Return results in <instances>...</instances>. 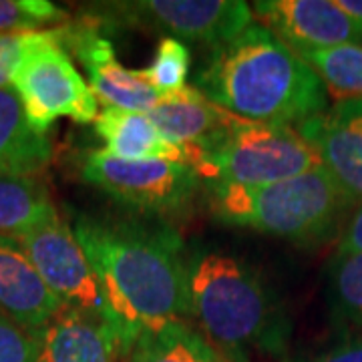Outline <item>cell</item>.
<instances>
[{"label": "cell", "mask_w": 362, "mask_h": 362, "mask_svg": "<svg viewBox=\"0 0 362 362\" xmlns=\"http://www.w3.org/2000/svg\"><path fill=\"white\" fill-rule=\"evenodd\" d=\"M101 13L115 23L165 33V37L218 47L252 25V8L240 0H135L107 2Z\"/></svg>", "instance_id": "cell-9"}, {"label": "cell", "mask_w": 362, "mask_h": 362, "mask_svg": "<svg viewBox=\"0 0 362 362\" xmlns=\"http://www.w3.org/2000/svg\"><path fill=\"white\" fill-rule=\"evenodd\" d=\"M95 131L109 156L125 161L165 159L187 163L185 149L169 143L151 123L147 113L105 107L95 119Z\"/></svg>", "instance_id": "cell-16"}, {"label": "cell", "mask_w": 362, "mask_h": 362, "mask_svg": "<svg viewBox=\"0 0 362 362\" xmlns=\"http://www.w3.org/2000/svg\"><path fill=\"white\" fill-rule=\"evenodd\" d=\"M187 165L202 181L264 187L320 165V157L298 129L235 117L230 127L199 147H185Z\"/></svg>", "instance_id": "cell-5"}, {"label": "cell", "mask_w": 362, "mask_h": 362, "mask_svg": "<svg viewBox=\"0 0 362 362\" xmlns=\"http://www.w3.org/2000/svg\"><path fill=\"white\" fill-rule=\"evenodd\" d=\"M362 252V204L358 209L354 211L352 220L349 221L346 230L342 232L340 244L337 247L334 258H346V256H354Z\"/></svg>", "instance_id": "cell-27"}, {"label": "cell", "mask_w": 362, "mask_h": 362, "mask_svg": "<svg viewBox=\"0 0 362 362\" xmlns=\"http://www.w3.org/2000/svg\"><path fill=\"white\" fill-rule=\"evenodd\" d=\"M63 302L45 284L21 240L0 235V312L33 332L63 310Z\"/></svg>", "instance_id": "cell-13"}, {"label": "cell", "mask_w": 362, "mask_h": 362, "mask_svg": "<svg viewBox=\"0 0 362 362\" xmlns=\"http://www.w3.org/2000/svg\"><path fill=\"white\" fill-rule=\"evenodd\" d=\"M51 159L49 135L30 127L13 87L0 89V175L37 177L49 168Z\"/></svg>", "instance_id": "cell-17"}, {"label": "cell", "mask_w": 362, "mask_h": 362, "mask_svg": "<svg viewBox=\"0 0 362 362\" xmlns=\"http://www.w3.org/2000/svg\"><path fill=\"white\" fill-rule=\"evenodd\" d=\"M207 209L223 226L250 228L302 246H316L338 232L354 206L318 165L264 187L207 183Z\"/></svg>", "instance_id": "cell-4"}, {"label": "cell", "mask_w": 362, "mask_h": 362, "mask_svg": "<svg viewBox=\"0 0 362 362\" xmlns=\"http://www.w3.org/2000/svg\"><path fill=\"white\" fill-rule=\"evenodd\" d=\"M314 73L322 78L324 87L334 90L342 99L362 97V47L344 45L298 54Z\"/></svg>", "instance_id": "cell-21"}, {"label": "cell", "mask_w": 362, "mask_h": 362, "mask_svg": "<svg viewBox=\"0 0 362 362\" xmlns=\"http://www.w3.org/2000/svg\"><path fill=\"white\" fill-rule=\"evenodd\" d=\"M28 337V362H117L121 356L115 334L97 318L73 308H63Z\"/></svg>", "instance_id": "cell-14"}, {"label": "cell", "mask_w": 362, "mask_h": 362, "mask_svg": "<svg viewBox=\"0 0 362 362\" xmlns=\"http://www.w3.org/2000/svg\"><path fill=\"white\" fill-rule=\"evenodd\" d=\"M125 358L127 362H228L204 332L185 320L143 328Z\"/></svg>", "instance_id": "cell-18"}, {"label": "cell", "mask_w": 362, "mask_h": 362, "mask_svg": "<svg viewBox=\"0 0 362 362\" xmlns=\"http://www.w3.org/2000/svg\"><path fill=\"white\" fill-rule=\"evenodd\" d=\"M30 337L0 312V362H28Z\"/></svg>", "instance_id": "cell-24"}, {"label": "cell", "mask_w": 362, "mask_h": 362, "mask_svg": "<svg viewBox=\"0 0 362 362\" xmlns=\"http://www.w3.org/2000/svg\"><path fill=\"white\" fill-rule=\"evenodd\" d=\"M65 18V11L49 0H0V33H39Z\"/></svg>", "instance_id": "cell-23"}, {"label": "cell", "mask_w": 362, "mask_h": 362, "mask_svg": "<svg viewBox=\"0 0 362 362\" xmlns=\"http://www.w3.org/2000/svg\"><path fill=\"white\" fill-rule=\"evenodd\" d=\"M338 6L362 25V0H338Z\"/></svg>", "instance_id": "cell-28"}, {"label": "cell", "mask_w": 362, "mask_h": 362, "mask_svg": "<svg viewBox=\"0 0 362 362\" xmlns=\"http://www.w3.org/2000/svg\"><path fill=\"white\" fill-rule=\"evenodd\" d=\"M328 175L352 204L362 202V97L340 99L334 107L300 123Z\"/></svg>", "instance_id": "cell-12"}, {"label": "cell", "mask_w": 362, "mask_h": 362, "mask_svg": "<svg viewBox=\"0 0 362 362\" xmlns=\"http://www.w3.org/2000/svg\"><path fill=\"white\" fill-rule=\"evenodd\" d=\"M73 233L99 276L123 358L143 328L187 316V252L171 223L81 214Z\"/></svg>", "instance_id": "cell-1"}, {"label": "cell", "mask_w": 362, "mask_h": 362, "mask_svg": "<svg viewBox=\"0 0 362 362\" xmlns=\"http://www.w3.org/2000/svg\"><path fill=\"white\" fill-rule=\"evenodd\" d=\"M52 214L57 207L39 177L0 175V235L21 240Z\"/></svg>", "instance_id": "cell-19"}, {"label": "cell", "mask_w": 362, "mask_h": 362, "mask_svg": "<svg viewBox=\"0 0 362 362\" xmlns=\"http://www.w3.org/2000/svg\"><path fill=\"white\" fill-rule=\"evenodd\" d=\"M195 89L232 115L268 125L292 127L326 111L322 78L254 23L214 47L195 75Z\"/></svg>", "instance_id": "cell-2"}, {"label": "cell", "mask_w": 362, "mask_h": 362, "mask_svg": "<svg viewBox=\"0 0 362 362\" xmlns=\"http://www.w3.org/2000/svg\"><path fill=\"white\" fill-rule=\"evenodd\" d=\"M326 304L334 328L344 337L362 330V252L330 259Z\"/></svg>", "instance_id": "cell-20"}, {"label": "cell", "mask_w": 362, "mask_h": 362, "mask_svg": "<svg viewBox=\"0 0 362 362\" xmlns=\"http://www.w3.org/2000/svg\"><path fill=\"white\" fill-rule=\"evenodd\" d=\"M63 47L81 61L97 103L139 113H147L159 103L161 95L145 83L139 71L119 63L113 42L99 33L95 23L63 25Z\"/></svg>", "instance_id": "cell-11"}, {"label": "cell", "mask_w": 362, "mask_h": 362, "mask_svg": "<svg viewBox=\"0 0 362 362\" xmlns=\"http://www.w3.org/2000/svg\"><path fill=\"white\" fill-rule=\"evenodd\" d=\"M81 175L115 204L153 220L189 209L202 187L197 171L183 161H125L105 149L85 157Z\"/></svg>", "instance_id": "cell-7"}, {"label": "cell", "mask_w": 362, "mask_h": 362, "mask_svg": "<svg viewBox=\"0 0 362 362\" xmlns=\"http://www.w3.org/2000/svg\"><path fill=\"white\" fill-rule=\"evenodd\" d=\"M147 117L169 143L181 149L206 145L228 129L235 119V115L211 103L195 87L161 95L159 103L147 111Z\"/></svg>", "instance_id": "cell-15"}, {"label": "cell", "mask_w": 362, "mask_h": 362, "mask_svg": "<svg viewBox=\"0 0 362 362\" xmlns=\"http://www.w3.org/2000/svg\"><path fill=\"white\" fill-rule=\"evenodd\" d=\"M187 316L228 362H250L252 350L274 358L288 352L286 304L252 264L228 252H187Z\"/></svg>", "instance_id": "cell-3"}, {"label": "cell", "mask_w": 362, "mask_h": 362, "mask_svg": "<svg viewBox=\"0 0 362 362\" xmlns=\"http://www.w3.org/2000/svg\"><path fill=\"white\" fill-rule=\"evenodd\" d=\"M252 14L296 54L362 42V25L337 0H259Z\"/></svg>", "instance_id": "cell-10"}, {"label": "cell", "mask_w": 362, "mask_h": 362, "mask_svg": "<svg viewBox=\"0 0 362 362\" xmlns=\"http://www.w3.org/2000/svg\"><path fill=\"white\" fill-rule=\"evenodd\" d=\"M282 362H362V337H346L332 349L314 354H300L292 358H284Z\"/></svg>", "instance_id": "cell-25"}, {"label": "cell", "mask_w": 362, "mask_h": 362, "mask_svg": "<svg viewBox=\"0 0 362 362\" xmlns=\"http://www.w3.org/2000/svg\"><path fill=\"white\" fill-rule=\"evenodd\" d=\"M192 54L185 42L171 37H163L157 45L153 63L139 71L147 85H151L159 95H169L181 90L185 85V78L189 73Z\"/></svg>", "instance_id": "cell-22"}, {"label": "cell", "mask_w": 362, "mask_h": 362, "mask_svg": "<svg viewBox=\"0 0 362 362\" xmlns=\"http://www.w3.org/2000/svg\"><path fill=\"white\" fill-rule=\"evenodd\" d=\"M25 33H0V89L13 87V75L21 59Z\"/></svg>", "instance_id": "cell-26"}, {"label": "cell", "mask_w": 362, "mask_h": 362, "mask_svg": "<svg viewBox=\"0 0 362 362\" xmlns=\"http://www.w3.org/2000/svg\"><path fill=\"white\" fill-rule=\"evenodd\" d=\"M21 244L45 284L65 308L93 316L113 332V316L99 276L93 270L83 247L78 246L73 228H69L59 211L26 232L21 238Z\"/></svg>", "instance_id": "cell-8"}, {"label": "cell", "mask_w": 362, "mask_h": 362, "mask_svg": "<svg viewBox=\"0 0 362 362\" xmlns=\"http://www.w3.org/2000/svg\"><path fill=\"white\" fill-rule=\"evenodd\" d=\"M13 89L30 127L40 135H49L61 117L87 125L99 115L95 95L63 47V26L25 33Z\"/></svg>", "instance_id": "cell-6"}]
</instances>
